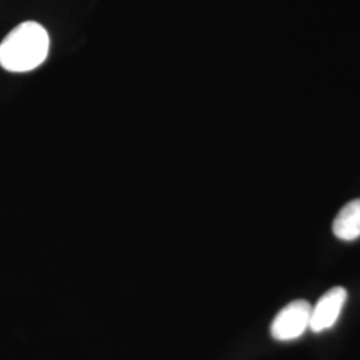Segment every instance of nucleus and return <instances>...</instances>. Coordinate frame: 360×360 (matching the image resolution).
<instances>
[{"mask_svg": "<svg viewBox=\"0 0 360 360\" xmlns=\"http://www.w3.org/2000/svg\"><path fill=\"white\" fill-rule=\"evenodd\" d=\"M50 51V37L37 22H25L0 43V65L10 72H28L41 65Z\"/></svg>", "mask_w": 360, "mask_h": 360, "instance_id": "obj_1", "label": "nucleus"}, {"mask_svg": "<svg viewBox=\"0 0 360 360\" xmlns=\"http://www.w3.org/2000/svg\"><path fill=\"white\" fill-rule=\"evenodd\" d=\"M312 307L306 300H295L285 306L271 324V335L279 342L294 340L309 328Z\"/></svg>", "mask_w": 360, "mask_h": 360, "instance_id": "obj_2", "label": "nucleus"}, {"mask_svg": "<svg viewBox=\"0 0 360 360\" xmlns=\"http://www.w3.org/2000/svg\"><path fill=\"white\" fill-rule=\"evenodd\" d=\"M346 300L347 291L343 287H334L328 290L318 300L315 309H312L309 328L314 333H322L327 328H331L338 321Z\"/></svg>", "mask_w": 360, "mask_h": 360, "instance_id": "obj_3", "label": "nucleus"}, {"mask_svg": "<svg viewBox=\"0 0 360 360\" xmlns=\"http://www.w3.org/2000/svg\"><path fill=\"white\" fill-rule=\"evenodd\" d=\"M335 236L342 240H355L360 236V199L343 207L336 215L333 226Z\"/></svg>", "mask_w": 360, "mask_h": 360, "instance_id": "obj_4", "label": "nucleus"}]
</instances>
